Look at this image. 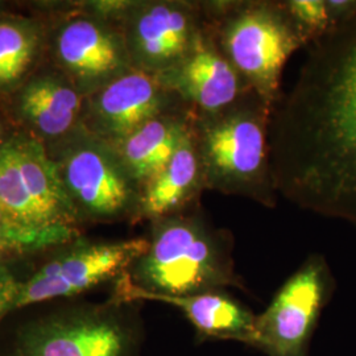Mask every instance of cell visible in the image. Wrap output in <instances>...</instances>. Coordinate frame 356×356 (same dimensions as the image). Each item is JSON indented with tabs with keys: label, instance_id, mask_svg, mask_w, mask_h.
<instances>
[{
	"label": "cell",
	"instance_id": "277c9868",
	"mask_svg": "<svg viewBox=\"0 0 356 356\" xmlns=\"http://www.w3.org/2000/svg\"><path fill=\"white\" fill-rule=\"evenodd\" d=\"M141 304L110 296L104 302L53 306L1 322L0 356H141Z\"/></svg>",
	"mask_w": 356,
	"mask_h": 356
},
{
	"label": "cell",
	"instance_id": "8fae6325",
	"mask_svg": "<svg viewBox=\"0 0 356 356\" xmlns=\"http://www.w3.org/2000/svg\"><path fill=\"white\" fill-rule=\"evenodd\" d=\"M184 108L191 107L156 76L131 69L86 97L83 124L114 145L154 118Z\"/></svg>",
	"mask_w": 356,
	"mask_h": 356
},
{
	"label": "cell",
	"instance_id": "5bb4252c",
	"mask_svg": "<svg viewBox=\"0 0 356 356\" xmlns=\"http://www.w3.org/2000/svg\"><path fill=\"white\" fill-rule=\"evenodd\" d=\"M204 191V176L191 128L170 161L141 188L138 220L152 222L189 211L201 206Z\"/></svg>",
	"mask_w": 356,
	"mask_h": 356
},
{
	"label": "cell",
	"instance_id": "44dd1931",
	"mask_svg": "<svg viewBox=\"0 0 356 356\" xmlns=\"http://www.w3.org/2000/svg\"><path fill=\"white\" fill-rule=\"evenodd\" d=\"M7 140L6 138H4V131H3V126H1V123H0V147L3 145V143Z\"/></svg>",
	"mask_w": 356,
	"mask_h": 356
},
{
	"label": "cell",
	"instance_id": "7a4b0ae2",
	"mask_svg": "<svg viewBox=\"0 0 356 356\" xmlns=\"http://www.w3.org/2000/svg\"><path fill=\"white\" fill-rule=\"evenodd\" d=\"M147 250L114 281L111 297H184L245 289L236 273L234 235L213 225L201 206L149 222Z\"/></svg>",
	"mask_w": 356,
	"mask_h": 356
},
{
	"label": "cell",
	"instance_id": "30bf717a",
	"mask_svg": "<svg viewBox=\"0 0 356 356\" xmlns=\"http://www.w3.org/2000/svg\"><path fill=\"white\" fill-rule=\"evenodd\" d=\"M53 54L85 97L134 69L120 26L83 11L57 26Z\"/></svg>",
	"mask_w": 356,
	"mask_h": 356
},
{
	"label": "cell",
	"instance_id": "ffe728a7",
	"mask_svg": "<svg viewBox=\"0 0 356 356\" xmlns=\"http://www.w3.org/2000/svg\"><path fill=\"white\" fill-rule=\"evenodd\" d=\"M20 280L7 264L0 261V323L13 313V302L19 291Z\"/></svg>",
	"mask_w": 356,
	"mask_h": 356
},
{
	"label": "cell",
	"instance_id": "6da1fadb",
	"mask_svg": "<svg viewBox=\"0 0 356 356\" xmlns=\"http://www.w3.org/2000/svg\"><path fill=\"white\" fill-rule=\"evenodd\" d=\"M269 148L279 197L356 227V10L306 47L272 107Z\"/></svg>",
	"mask_w": 356,
	"mask_h": 356
},
{
	"label": "cell",
	"instance_id": "e0dca14e",
	"mask_svg": "<svg viewBox=\"0 0 356 356\" xmlns=\"http://www.w3.org/2000/svg\"><path fill=\"white\" fill-rule=\"evenodd\" d=\"M42 26L38 20L0 16V90L24 83L42 45Z\"/></svg>",
	"mask_w": 356,
	"mask_h": 356
},
{
	"label": "cell",
	"instance_id": "52a82bcc",
	"mask_svg": "<svg viewBox=\"0 0 356 356\" xmlns=\"http://www.w3.org/2000/svg\"><path fill=\"white\" fill-rule=\"evenodd\" d=\"M335 286L326 257L309 254L256 316L254 348L267 356H310L312 339Z\"/></svg>",
	"mask_w": 356,
	"mask_h": 356
},
{
	"label": "cell",
	"instance_id": "ba28073f",
	"mask_svg": "<svg viewBox=\"0 0 356 356\" xmlns=\"http://www.w3.org/2000/svg\"><path fill=\"white\" fill-rule=\"evenodd\" d=\"M119 26L132 67L160 76L191 54L207 15L201 0H134Z\"/></svg>",
	"mask_w": 356,
	"mask_h": 356
},
{
	"label": "cell",
	"instance_id": "7402d4cb",
	"mask_svg": "<svg viewBox=\"0 0 356 356\" xmlns=\"http://www.w3.org/2000/svg\"><path fill=\"white\" fill-rule=\"evenodd\" d=\"M1 10H3V3L0 1V13H1ZM0 16H1V15H0Z\"/></svg>",
	"mask_w": 356,
	"mask_h": 356
},
{
	"label": "cell",
	"instance_id": "d6986e66",
	"mask_svg": "<svg viewBox=\"0 0 356 356\" xmlns=\"http://www.w3.org/2000/svg\"><path fill=\"white\" fill-rule=\"evenodd\" d=\"M284 3L309 44L334 26L327 0H284Z\"/></svg>",
	"mask_w": 356,
	"mask_h": 356
},
{
	"label": "cell",
	"instance_id": "2e32d148",
	"mask_svg": "<svg viewBox=\"0 0 356 356\" xmlns=\"http://www.w3.org/2000/svg\"><path fill=\"white\" fill-rule=\"evenodd\" d=\"M193 108L160 115L114 144L129 176L143 188L170 161L189 134Z\"/></svg>",
	"mask_w": 356,
	"mask_h": 356
},
{
	"label": "cell",
	"instance_id": "9a60e30c",
	"mask_svg": "<svg viewBox=\"0 0 356 356\" xmlns=\"http://www.w3.org/2000/svg\"><path fill=\"white\" fill-rule=\"evenodd\" d=\"M175 306L191 322L201 341H234L254 347L256 316L229 291L184 297H145L141 302Z\"/></svg>",
	"mask_w": 356,
	"mask_h": 356
},
{
	"label": "cell",
	"instance_id": "9c48e42d",
	"mask_svg": "<svg viewBox=\"0 0 356 356\" xmlns=\"http://www.w3.org/2000/svg\"><path fill=\"white\" fill-rule=\"evenodd\" d=\"M148 245L147 238L111 242H78L20 281L13 313L76 297L107 281H116Z\"/></svg>",
	"mask_w": 356,
	"mask_h": 356
},
{
	"label": "cell",
	"instance_id": "7c38bea8",
	"mask_svg": "<svg viewBox=\"0 0 356 356\" xmlns=\"http://www.w3.org/2000/svg\"><path fill=\"white\" fill-rule=\"evenodd\" d=\"M154 76L198 115L218 113L251 90L218 48L209 22L191 54L173 69Z\"/></svg>",
	"mask_w": 356,
	"mask_h": 356
},
{
	"label": "cell",
	"instance_id": "8992f818",
	"mask_svg": "<svg viewBox=\"0 0 356 356\" xmlns=\"http://www.w3.org/2000/svg\"><path fill=\"white\" fill-rule=\"evenodd\" d=\"M51 154L79 219L138 220L140 186L132 179L114 145L81 128Z\"/></svg>",
	"mask_w": 356,
	"mask_h": 356
},
{
	"label": "cell",
	"instance_id": "5b68a950",
	"mask_svg": "<svg viewBox=\"0 0 356 356\" xmlns=\"http://www.w3.org/2000/svg\"><path fill=\"white\" fill-rule=\"evenodd\" d=\"M204 6L218 48L272 108L284 66L309 44L284 0H204Z\"/></svg>",
	"mask_w": 356,
	"mask_h": 356
},
{
	"label": "cell",
	"instance_id": "4fadbf2b",
	"mask_svg": "<svg viewBox=\"0 0 356 356\" xmlns=\"http://www.w3.org/2000/svg\"><path fill=\"white\" fill-rule=\"evenodd\" d=\"M86 97L60 73L32 76L15 97V114L38 140L60 144L83 127Z\"/></svg>",
	"mask_w": 356,
	"mask_h": 356
},
{
	"label": "cell",
	"instance_id": "3957f363",
	"mask_svg": "<svg viewBox=\"0 0 356 356\" xmlns=\"http://www.w3.org/2000/svg\"><path fill=\"white\" fill-rule=\"evenodd\" d=\"M272 108L250 90L214 114H194L191 136L198 154L206 191L250 200L275 209V188L269 122Z\"/></svg>",
	"mask_w": 356,
	"mask_h": 356
},
{
	"label": "cell",
	"instance_id": "ac0fdd59",
	"mask_svg": "<svg viewBox=\"0 0 356 356\" xmlns=\"http://www.w3.org/2000/svg\"><path fill=\"white\" fill-rule=\"evenodd\" d=\"M69 242L58 234L28 229L0 206V261L6 256L31 254Z\"/></svg>",
	"mask_w": 356,
	"mask_h": 356
}]
</instances>
